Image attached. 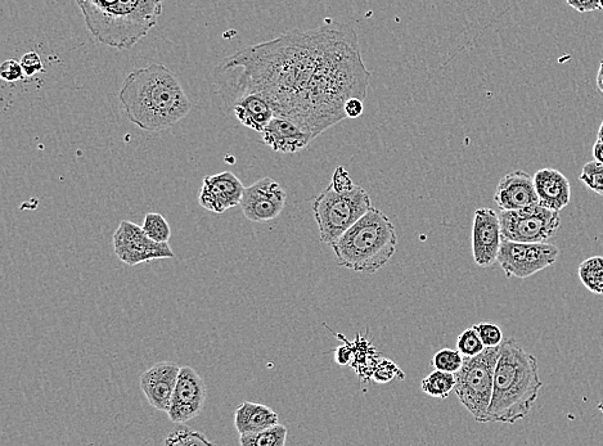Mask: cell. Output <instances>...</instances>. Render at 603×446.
Masks as SVG:
<instances>
[{
	"mask_svg": "<svg viewBox=\"0 0 603 446\" xmlns=\"http://www.w3.org/2000/svg\"><path fill=\"white\" fill-rule=\"evenodd\" d=\"M463 355L458 350L443 349L438 351L431 360V366L438 371L456 373L461 369L463 364Z\"/></svg>",
	"mask_w": 603,
	"mask_h": 446,
	"instance_id": "cell-25",
	"label": "cell"
},
{
	"mask_svg": "<svg viewBox=\"0 0 603 446\" xmlns=\"http://www.w3.org/2000/svg\"><path fill=\"white\" fill-rule=\"evenodd\" d=\"M454 387H456V375L438 369L421 382L423 393L436 399H447Z\"/></svg>",
	"mask_w": 603,
	"mask_h": 446,
	"instance_id": "cell-21",
	"label": "cell"
},
{
	"mask_svg": "<svg viewBox=\"0 0 603 446\" xmlns=\"http://www.w3.org/2000/svg\"><path fill=\"white\" fill-rule=\"evenodd\" d=\"M286 200V191L281 184L267 177L245 188L240 206L250 222L268 223L281 215Z\"/></svg>",
	"mask_w": 603,
	"mask_h": 446,
	"instance_id": "cell-11",
	"label": "cell"
},
{
	"mask_svg": "<svg viewBox=\"0 0 603 446\" xmlns=\"http://www.w3.org/2000/svg\"><path fill=\"white\" fill-rule=\"evenodd\" d=\"M206 385L191 367H180L177 386L171 400L168 416L170 421L183 425L200 416L206 402Z\"/></svg>",
	"mask_w": 603,
	"mask_h": 446,
	"instance_id": "cell-12",
	"label": "cell"
},
{
	"mask_svg": "<svg viewBox=\"0 0 603 446\" xmlns=\"http://www.w3.org/2000/svg\"><path fill=\"white\" fill-rule=\"evenodd\" d=\"M480 339L483 340L485 348H497L503 342V332L497 324L492 322H481L474 326Z\"/></svg>",
	"mask_w": 603,
	"mask_h": 446,
	"instance_id": "cell-30",
	"label": "cell"
},
{
	"mask_svg": "<svg viewBox=\"0 0 603 446\" xmlns=\"http://www.w3.org/2000/svg\"><path fill=\"white\" fill-rule=\"evenodd\" d=\"M330 184L332 188L339 193L350 192L355 188V184L353 183V180H351L350 175L344 166H339V168L336 169Z\"/></svg>",
	"mask_w": 603,
	"mask_h": 446,
	"instance_id": "cell-32",
	"label": "cell"
},
{
	"mask_svg": "<svg viewBox=\"0 0 603 446\" xmlns=\"http://www.w3.org/2000/svg\"><path fill=\"white\" fill-rule=\"evenodd\" d=\"M143 231L151 240L159 243H168L171 237V228L168 220L161 214L148 213L144 216Z\"/></svg>",
	"mask_w": 603,
	"mask_h": 446,
	"instance_id": "cell-24",
	"label": "cell"
},
{
	"mask_svg": "<svg viewBox=\"0 0 603 446\" xmlns=\"http://www.w3.org/2000/svg\"><path fill=\"white\" fill-rule=\"evenodd\" d=\"M597 141L603 142V120L600 126V130H598Z\"/></svg>",
	"mask_w": 603,
	"mask_h": 446,
	"instance_id": "cell-39",
	"label": "cell"
},
{
	"mask_svg": "<svg viewBox=\"0 0 603 446\" xmlns=\"http://www.w3.org/2000/svg\"><path fill=\"white\" fill-rule=\"evenodd\" d=\"M119 101L130 123L150 133L178 124L192 108L177 76L160 63L130 72L120 89Z\"/></svg>",
	"mask_w": 603,
	"mask_h": 446,
	"instance_id": "cell-2",
	"label": "cell"
},
{
	"mask_svg": "<svg viewBox=\"0 0 603 446\" xmlns=\"http://www.w3.org/2000/svg\"><path fill=\"white\" fill-rule=\"evenodd\" d=\"M211 441L207 440L201 432L191 429H180L170 432L168 438L165 439V445L169 446H191V445H207L210 446Z\"/></svg>",
	"mask_w": 603,
	"mask_h": 446,
	"instance_id": "cell-28",
	"label": "cell"
},
{
	"mask_svg": "<svg viewBox=\"0 0 603 446\" xmlns=\"http://www.w3.org/2000/svg\"><path fill=\"white\" fill-rule=\"evenodd\" d=\"M220 66L238 71V94H260L315 137L346 119L350 98L366 99L371 79L357 33L335 21L243 48Z\"/></svg>",
	"mask_w": 603,
	"mask_h": 446,
	"instance_id": "cell-1",
	"label": "cell"
},
{
	"mask_svg": "<svg viewBox=\"0 0 603 446\" xmlns=\"http://www.w3.org/2000/svg\"><path fill=\"white\" fill-rule=\"evenodd\" d=\"M237 120L246 128L261 133L276 114L267 99L258 93L238 94L233 105Z\"/></svg>",
	"mask_w": 603,
	"mask_h": 446,
	"instance_id": "cell-19",
	"label": "cell"
},
{
	"mask_svg": "<svg viewBox=\"0 0 603 446\" xmlns=\"http://www.w3.org/2000/svg\"><path fill=\"white\" fill-rule=\"evenodd\" d=\"M593 157L594 160L603 164V142L597 141L593 146Z\"/></svg>",
	"mask_w": 603,
	"mask_h": 446,
	"instance_id": "cell-37",
	"label": "cell"
},
{
	"mask_svg": "<svg viewBox=\"0 0 603 446\" xmlns=\"http://www.w3.org/2000/svg\"><path fill=\"white\" fill-rule=\"evenodd\" d=\"M22 70L26 76H35L44 70L42 58L36 52H27L21 58Z\"/></svg>",
	"mask_w": 603,
	"mask_h": 446,
	"instance_id": "cell-33",
	"label": "cell"
},
{
	"mask_svg": "<svg viewBox=\"0 0 603 446\" xmlns=\"http://www.w3.org/2000/svg\"><path fill=\"white\" fill-rule=\"evenodd\" d=\"M245 188L231 171L209 175L204 178L198 202L210 213L223 214L232 207L241 205Z\"/></svg>",
	"mask_w": 603,
	"mask_h": 446,
	"instance_id": "cell-14",
	"label": "cell"
},
{
	"mask_svg": "<svg viewBox=\"0 0 603 446\" xmlns=\"http://www.w3.org/2000/svg\"><path fill=\"white\" fill-rule=\"evenodd\" d=\"M560 256V249L548 242H516L503 238L498 254L507 278L526 279L552 267Z\"/></svg>",
	"mask_w": 603,
	"mask_h": 446,
	"instance_id": "cell-9",
	"label": "cell"
},
{
	"mask_svg": "<svg viewBox=\"0 0 603 446\" xmlns=\"http://www.w3.org/2000/svg\"><path fill=\"white\" fill-rule=\"evenodd\" d=\"M502 228L499 215L492 209H477L472 223V255L476 265L492 268L498 263L502 245Z\"/></svg>",
	"mask_w": 603,
	"mask_h": 446,
	"instance_id": "cell-13",
	"label": "cell"
},
{
	"mask_svg": "<svg viewBox=\"0 0 603 446\" xmlns=\"http://www.w3.org/2000/svg\"><path fill=\"white\" fill-rule=\"evenodd\" d=\"M345 115L346 119H358L364 112V99L353 97L345 103Z\"/></svg>",
	"mask_w": 603,
	"mask_h": 446,
	"instance_id": "cell-35",
	"label": "cell"
},
{
	"mask_svg": "<svg viewBox=\"0 0 603 446\" xmlns=\"http://www.w3.org/2000/svg\"><path fill=\"white\" fill-rule=\"evenodd\" d=\"M494 202L501 210H521L539 204L534 177L522 170L511 171L499 180Z\"/></svg>",
	"mask_w": 603,
	"mask_h": 446,
	"instance_id": "cell-16",
	"label": "cell"
},
{
	"mask_svg": "<svg viewBox=\"0 0 603 446\" xmlns=\"http://www.w3.org/2000/svg\"><path fill=\"white\" fill-rule=\"evenodd\" d=\"M371 207V197L366 189L355 186L353 191L339 193L330 184L313 201L319 238L323 243L331 245L353 227Z\"/></svg>",
	"mask_w": 603,
	"mask_h": 446,
	"instance_id": "cell-7",
	"label": "cell"
},
{
	"mask_svg": "<svg viewBox=\"0 0 603 446\" xmlns=\"http://www.w3.org/2000/svg\"><path fill=\"white\" fill-rule=\"evenodd\" d=\"M566 3L579 13L596 12L600 9V0H566Z\"/></svg>",
	"mask_w": 603,
	"mask_h": 446,
	"instance_id": "cell-34",
	"label": "cell"
},
{
	"mask_svg": "<svg viewBox=\"0 0 603 446\" xmlns=\"http://www.w3.org/2000/svg\"><path fill=\"white\" fill-rule=\"evenodd\" d=\"M535 189H537L539 204L549 210H564L571 200V187L569 179L561 171L546 168L540 169L534 175Z\"/></svg>",
	"mask_w": 603,
	"mask_h": 446,
	"instance_id": "cell-18",
	"label": "cell"
},
{
	"mask_svg": "<svg viewBox=\"0 0 603 446\" xmlns=\"http://www.w3.org/2000/svg\"><path fill=\"white\" fill-rule=\"evenodd\" d=\"M112 243L117 258L130 267L153 260L175 258L169 242L159 243L151 240L142 227L128 220H123L117 227Z\"/></svg>",
	"mask_w": 603,
	"mask_h": 446,
	"instance_id": "cell-10",
	"label": "cell"
},
{
	"mask_svg": "<svg viewBox=\"0 0 603 446\" xmlns=\"http://www.w3.org/2000/svg\"><path fill=\"white\" fill-rule=\"evenodd\" d=\"M483 340L474 327L468 328L459 335L457 341V350L463 357H476L485 350Z\"/></svg>",
	"mask_w": 603,
	"mask_h": 446,
	"instance_id": "cell-26",
	"label": "cell"
},
{
	"mask_svg": "<svg viewBox=\"0 0 603 446\" xmlns=\"http://www.w3.org/2000/svg\"><path fill=\"white\" fill-rule=\"evenodd\" d=\"M25 72L22 70L21 62L16 60H8L0 66V78L8 83L24 79Z\"/></svg>",
	"mask_w": 603,
	"mask_h": 446,
	"instance_id": "cell-31",
	"label": "cell"
},
{
	"mask_svg": "<svg viewBox=\"0 0 603 446\" xmlns=\"http://www.w3.org/2000/svg\"><path fill=\"white\" fill-rule=\"evenodd\" d=\"M270 150L281 153H297L305 150L314 141L315 135L306 132L294 121L274 116L260 133Z\"/></svg>",
	"mask_w": 603,
	"mask_h": 446,
	"instance_id": "cell-17",
	"label": "cell"
},
{
	"mask_svg": "<svg viewBox=\"0 0 603 446\" xmlns=\"http://www.w3.org/2000/svg\"><path fill=\"white\" fill-rule=\"evenodd\" d=\"M180 367L173 362H160L141 376V390L157 411L168 413L177 386Z\"/></svg>",
	"mask_w": 603,
	"mask_h": 446,
	"instance_id": "cell-15",
	"label": "cell"
},
{
	"mask_svg": "<svg viewBox=\"0 0 603 446\" xmlns=\"http://www.w3.org/2000/svg\"><path fill=\"white\" fill-rule=\"evenodd\" d=\"M395 378H399V380L405 378L402 369L389 359H381L380 363L377 364L375 372H373L372 380L377 382V384H389Z\"/></svg>",
	"mask_w": 603,
	"mask_h": 446,
	"instance_id": "cell-29",
	"label": "cell"
},
{
	"mask_svg": "<svg viewBox=\"0 0 603 446\" xmlns=\"http://www.w3.org/2000/svg\"><path fill=\"white\" fill-rule=\"evenodd\" d=\"M597 88L603 94V60L600 63V69H598Z\"/></svg>",
	"mask_w": 603,
	"mask_h": 446,
	"instance_id": "cell-38",
	"label": "cell"
},
{
	"mask_svg": "<svg viewBox=\"0 0 603 446\" xmlns=\"http://www.w3.org/2000/svg\"><path fill=\"white\" fill-rule=\"evenodd\" d=\"M277 423L278 414L264 404L243 402L234 413V427L240 435L268 429Z\"/></svg>",
	"mask_w": 603,
	"mask_h": 446,
	"instance_id": "cell-20",
	"label": "cell"
},
{
	"mask_svg": "<svg viewBox=\"0 0 603 446\" xmlns=\"http://www.w3.org/2000/svg\"><path fill=\"white\" fill-rule=\"evenodd\" d=\"M342 339H344L345 345H342L339 349H336V362L339 363V366L341 367L350 366L351 360H353V345L346 341L345 337H342Z\"/></svg>",
	"mask_w": 603,
	"mask_h": 446,
	"instance_id": "cell-36",
	"label": "cell"
},
{
	"mask_svg": "<svg viewBox=\"0 0 603 446\" xmlns=\"http://www.w3.org/2000/svg\"><path fill=\"white\" fill-rule=\"evenodd\" d=\"M579 278L594 295H603V256H593L579 265Z\"/></svg>",
	"mask_w": 603,
	"mask_h": 446,
	"instance_id": "cell-23",
	"label": "cell"
},
{
	"mask_svg": "<svg viewBox=\"0 0 603 446\" xmlns=\"http://www.w3.org/2000/svg\"><path fill=\"white\" fill-rule=\"evenodd\" d=\"M287 435V427L277 423L268 429L240 435V444L242 446H285Z\"/></svg>",
	"mask_w": 603,
	"mask_h": 446,
	"instance_id": "cell-22",
	"label": "cell"
},
{
	"mask_svg": "<svg viewBox=\"0 0 603 446\" xmlns=\"http://www.w3.org/2000/svg\"><path fill=\"white\" fill-rule=\"evenodd\" d=\"M499 220L503 238L516 242H547L561 228L560 213L540 204L521 210H501Z\"/></svg>",
	"mask_w": 603,
	"mask_h": 446,
	"instance_id": "cell-8",
	"label": "cell"
},
{
	"mask_svg": "<svg viewBox=\"0 0 603 446\" xmlns=\"http://www.w3.org/2000/svg\"><path fill=\"white\" fill-rule=\"evenodd\" d=\"M542 387L537 358L515 339L504 340L495 368L488 423L515 425L524 420L537 402Z\"/></svg>",
	"mask_w": 603,
	"mask_h": 446,
	"instance_id": "cell-3",
	"label": "cell"
},
{
	"mask_svg": "<svg viewBox=\"0 0 603 446\" xmlns=\"http://www.w3.org/2000/svg\"><path fill=\"white\" fill-rule=\"evenodd\" d=\"M580 182L584 183L591 191L603 197V164L596 160L587 162L583 166Z\"/></svg>",
	"mask_w": 603,
	"mask_h": 446,
	"instance_id": "cell-27",
	"label": "cell"
},
{
	"mask_svg": "<svg viewBox=\"0 0 603 446\" xmlns=\"http://www.w3.org/2000/svg\"><path fill=\"white\" fill-rule=\"evenodd\" d=\"M600 9L603 11V0H600Z\"/></svg>",
	"mask_w": 603,
	"mask_h": 446,
	"instance_id": "cell-40",
	"label": "cell"
},
{
	"mask_svg": "<svg viewBox=\"0 0 603 446\" xmlns=\"http://www.w3.org/2000/svg\"><path fill=\"white\" fill-rule=\"evenodd\" d=\"M330 246L340 267L373 274L395 255L398 236L389 216L371 207Z\"/></svg>",
	"mask_w": 603,
	"mask_h": 446,
	"instance_id": "cell-5",
	"label": "cell"
},
{
	"mask_svg": "<svg viewBox=\"0 0 603 446\" xmlns=\"http://www.w3.org/2000/svg\"><path fill=\"white\" fill-rule=\"evenodd\" d=\"M85 26L98 43L130 49L157 25L164 0H76Z\"/></svg>",
	"mask_w": 603,
	"mask_h": 446,
	"instance_id": "cell-4",
	"label": "cell"
},
{
	"mask_svg": "<svg viewBox=\"0 0 603 446\" xmlns=\"http://www.w3.org/2000/svg\"><path fill=\"white\" fill-rule=\"evenodd\" d=\"M499 354L501 345L497 348H486L476 357H465L461 369L456 373L454 391L457 398L481 425L488 423Z\"/></svg>",
	"mask_w": 603,
	"mask_h": 446,
	"instance_id": "cell-6",
	"label": "cell"
}]
</instances>
